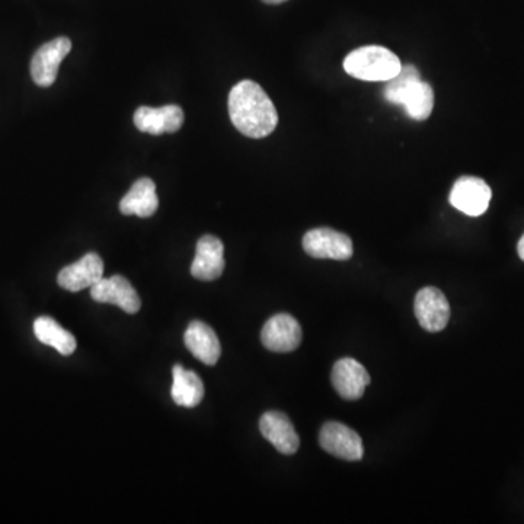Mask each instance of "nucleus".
I'll return each instance as SVG.
<instances>
[{"mask_svg": "<svg viewBox=\"0 0 524 524\" xmlns=\"http://www.w3.org/2000/svg\"><path fill=\"white\" fill-rule=\"evenodd\" d=\"M233 126L251 139L270 136L279 124V114L267 92L254 81H242L229 94Z\"/></svg>", "mask_w": 524, "mask_h": 524, "instance_id": "f257e3e1", "label": "nucleus"}, {"mask_svg": "<svg viewBox=\"0 0 524 524\" xmlns=\"http://www.w3.org/2000/svg\"><path fill=\"white\" fill-rule=\"evenodd\" d=\"M385 98L391 104L402 105L412 120L424 121L434 108V91L421 81L420 72L412 65L402 66L401 72L386 82Z\"/></svg>", "mask_w": 524, "mask_h": 524, "instance_id": "f03ea898", "label": "nucleus"}, {"mask_svg": "<svg viewBox=\"0 0 524 524\" xmlns=\"http://www.w3.org/2000/svg\"><path fill=\"white\" fill-rule=\"evenodd\" d=\"M402 63L391 50L366 46L351 51L344 60V70L353 78L367 82H388L401 72Z\"/></svg>", "mask_w": 524, "mask_h": 524, "instance_id": "7ed1b4c3", "label": "nucleus"}, {"mask_svg": "<svg viewBox=\"0 0 524 524\" xmlns=\"http://www.w3.org/2000/svg\"><path fill=\"white\" fill-rule=\"evenodd\" d=\"M306 254L318 260L347 261L353 257L350 236L329 228L312 229L303 236Z\"/></svg>", "mask_w": 524, "mask_h": 524, "instance_id": "20e7f679", "label": "nucleus"}, {"mask_svg": "<svg viewBox=\"0 0 524 524\" xmlns=\"http://www.w3.org/2000/svg\"><path fill=\"white\" fill-rule=\"evenodd\" d=\"M72 50V41L67 37L54 38L41 46L31 60V78L41 88H49L56 82L59 67Z\"/></svg>", "mask_w": 524, "mask_h": 524, "instance_id": "39448f33", "label": "nucleus"}, {"mask_svg": "<svg viewBox=\"0 0 524 524\" xmlns=\"http://www.w3.org/2000/svg\"><path fill=\"white\" fill-rule=\"evenodd\" d=\"M492 191L481 178L462 177L453 185L450 204L466 216L478 217L490 207Z\"/></svg>", "mask_w": 524, "mask_h": 524, "instance_id": "423d86ee", "label": "nucleus"}, {"mask_svg": "<svg viewBox=\"0 0 524 524\" xmlns=\"http://www.w3.org/2000/svg\"><path fill=\"white\" fill-rule=\"evenodd\" d=\"M302 327L287 313H279L265 322L261 331V341L273 353H290L302 343Z\"/></svg>", "mask_w": 524, "mask_h": 524, "instance_id": "0eeeda50", "label": "nucleus"}, {"mask_svg": "<svg viewBox=\"0 0 524 524\" xmlns=\"http://www.w3.org/2000/svg\"><path fill=\"white\" fill-rule=\"evenodd\" d=\"M319 443L329 455L357 462L363 459L364 449L361 437L356 431L341 423H327L319 433Z\"/></svg>", "mask_w": 524, "mask_h": 524, "instance_id": "6e6552de", "label": "nucleus"}, {"mask_svg": "<svg viewBox=\"0 0 524 524\" xmlns=\"http://www.w3.org/2000/svg\"><path fill=\"white\" fill-rule=\"evenodd\" d=\"M415 316L428 332H440L449 324L450 305L442 290L424 287L415 297Z\"/></svg>", "mask_w": 524, "mask_h": 524, "instance_id": "1a4fd4ad", "label": "nucleus"}, {"mask_svg": "<svg viewBox=\"0 0 524 524\" xmlns=\"http://www.w3.org/2000/svg\"><path fill=\"white\" fill-rule=\"evenodd\" d=\"M104 277V261L95 252H89L75 264L67 265L57 276V283L69 292L91 289Z\"/></svg>", "mask_w": 524, "mask_h": 524, "instance_id": "9d476101", "label": "nucleus"}, {"mask_svg": "<svg viewBox=\"0 0 524 524\" xmlns=\"http://www.w3.org/2000/svg\"><path fill=\"white\" fill-rule=\"evenodd\" d=\"M332 385L345 401H357L370 385V375L359 361L345 357L332 369Z\"/></svg>", "mask_w": 524, "mask_h": 524, "instance_id": "9b49d317", "label": "nucleus"}, {"mask_svg": "<svg viewBox=\"0 0 524 524\" xmlns=\"http://www.w3.org/2000/svg\"><path fill=\"white\" fill-rule=\"evenodd\" d=\"M91 296L95 302L117 305L131 315L142 308L139 295L130 281L123 276H113L110 279L102 277L95 286L91 287Z\"/></svg>", "mask_w": 524, "mask_h": 524, "instance_id": "f8f14e48", "label": "nucleus"}, {"mask_svg": "<svg viewBox=\"0 0 524 524\" xmlns=\"http://www.w3.org/2000/svg\"><path fill=\"white\" fill-rule=\"evenodd\" d=\"M134 126L142 133L159 136L164 133H177L184 124V111L178 105H165L161 108L140 107L134 113Z\"/></svg>", "mask_w": 524, "mask_h": 524, "instance_id": "ddd939ff", "label": "nucleus"}, {"mask_svg": "<svg viewBox=\"0 0 524 524\" xmlns=\"http://www.w3.org/2000/svg\"><path fill=\"white\" fill-rule=\"evenodd\" d=\"M225 246L219 238L206 235L197 242L196 258L191 264L194 279L213 281L219 279L225 271Z\"/></svg>", "mask_w": 524, "mask_h": 524, "instance_id": "4468645a", "label": "nucleus"}, {"mask_svg": "<svg viewBox=\"0 0 524 524\" xmlns=\"http://www.w3.org/2000/svg\"><path fill=\"white\" fill-rule=\"evenodd\" d=\"M260 431L264 439L273 444L283 455H295L299 450V436L292 421L283 412H265L260 420Z\"/></svg>", "mask_w": 524, "mask_h": 524, "instance_id": "2eb2a0df", "label": "nucleus"}, {"mask_svg": "<svg viewBox=\"0 0 524 524\" xmlns=\"http://www.w3.org/2000/svg\"><path fill=\"white\" fill-rule=\"evenodd\" d=\"M185 347L196 359L207 366H214L222 354V345L212 327L201 321H193L184 334Z\"/></svg>", "mask_w": 524, "mask_h": 524, "instance_id": "dca6fc26", "label": "nucleus"}, {"mask_svg": "<svg viewBox=\"0 0 524 524\" xmlns=\"http://www.w3.org/2000/svg\"><path fill=\"white\" fill-rule=\"evenodd\" d=\"M159 207L155 182L150 178H140L131 185L129 193L120 201V212L124 216L150 217Z\"/></svg>", "mask_w": 524, "mask_h": 524, "instance_id": "f3484780", "label": "nucleus"}, {"mask_svg": "<svg viewBox=\"0 0 524 524\" xmlns=\"http://www.w3.org/2000/svg\"><path fill=\"white\" fill-rule=\"evenodd\" d=\"M172 376H174V383H172L171 396L175 404L185 408L200 405L204 398V385L197 373L185 370L181 364H177L172 367Z\"/></svg>", "mask_w": 524, "mask_h": 524, "instance_id": "a211bd4d", "label": "nucleus"}, {"mask_svg": "<svg viewBox=\"0 0 524 524\" xmlns=\"http://www.w3.org/2000/svg\"><path fill=\"white\" fill-rule=\"evenodd\" d=\"M34 334L38 341L56 348L63 356L75 353L76 345H78L76 338L49 316H41L34 322Z\"/></svg>", "mask_w": 524, "mask_h": 524, "instance_id": "6ab92c4d", "label": "nucleus"}, {"mask_svg": "<svg viewBox=\"0 0 524 524\" xmlns=\"http://www.w3.org/2000/svg\"><path fill=\"white\" fill-rule=\"evenodd\" d=\"M517 252H519V257L524 261V235L520 239L519 246H517Z\"/></svg>", "mask_w": 524, "mask_h": 524, "instance_id": "aec40b11", "label": "nucleus"}, {"mask_svg": "<svg viewBox=\"0 0 524 524\" xmlns=\"http://www.w3.org/2000/svg\"><path fill=\"white\" fill-rule=\"evenodd\" d=\"M264 3H268V5H280V3L287 2V0H262Z\"/></svg>", "mask_w": 524, "mask_h": 524, "instance_id": "412c9836", "label": "nucleus"}]
</instances>
